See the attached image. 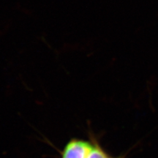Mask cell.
<instances>
[{
    "instance_id": "cell-1",
    "label": "cell",
    "mask_w": 158,
    "mask_h": 158,
    "mask_svg": "<svg viewBox=\"0 0 158 158\" xmlns=\"http://www.w3.org/2000/svg\"><path fill=\"white\" fill-rule=\"evenodd\" d=\"M61 158H124L114 157L107 152L98 140L71 138L61 152Z\"/></svg>"
}]
</instances>
